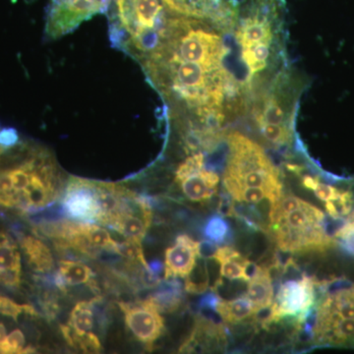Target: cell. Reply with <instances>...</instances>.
Instances as JSON below:
<instances>
[{
  "instance_id": "1",
  "label": "cell",
  "mask_w": 354,
  "mask_h": 354,
  "mask_svg": "<svg viewBox=\"0 0 354 354\" xmlns=\"http://www.w3.org/2000/svg\"><path fill=\"white\" fill-rule=\"evenodd\" d=\"M214 25L169 14L157 46L140 62L183 127L205 125L209 131L220 124L235 92L234 79L223 66L227 48Z\"/></svg>"
},
{
  "instance_id": "2",
  "label": "cell",
  "mask_w": 354,
  "mask_h": 354,
  "mask_svg": "<svg viewBox=\"0 0 354 354\" xmlns=\"http://www.w3.org/2000/svg\"><path fill=\"white\" fill-rule=\"evenodd\" d=\"M8 153L0 160V207L29 215L62 196L67 179L53 153L21 142Z\"/></svg>"
},
{
  "instance_id": "3",
  "label": "cell",
  "mask_w": 354,
  "mask_h": 354,
  "mask_svg": "<svg viewBox=\"0 0 354 354\" xmlns=\"http://www.w3.org/2000/svg\"><path fill=\"white\" fill-rule=\"evenodd\" d=\"M228 157L223 187L234 202L270 206L283 195L279 171L259 144L241 132L227 135Z\"/></svg>"
},
{
  "instance_id": "4",
  "label": "cell",
  "mask_w": 354,
  "mask_h": 354,
  "mask_svg": "<svg viewBox=\"0 0 354 354\" xmlns=\"http://www.w3.org/2000/svg\"><path fill=\"white\" fill-rule=\"evenodd\" d=\"M268 230L286 253H325L337 246L325 213L295 195L271 205Z\"/></svg>"
},
{
  "instance_id": "5",
  "label": "cell",
  "mask_w": 354,
  "mask_h": 354,
  "mask_svg": "<svg viewBox=\"0 0 354 354\" xmlns=\"http://www.w3.org/2000/svg\"><path fill=\"white\" fill-rule=\"evenodd\" d=\"M109 38L138 64L155 48L171 12L160 0H111Z\"/></svg>"
},
{
  "instance_id": "6",
  "label": "cell",
  "mask_w": 354,
  "mask_h": 354,
  "mask_svg": "<svg viewBox=\"0 0 354 354\" xmlns=\"http://www.w3.org/2000/svg\"><path fill=\"white\" fill-rule=\"evenodd\" d=\"M320 297L310 328L314 344L354 346V283L346 279L317 281Z\"/></svg>"
},
{
  "instance_id": "7",
  "label": "cell",
  "mask_w": 354,
  "mask_h": 354,
  "mask_svg": "<svg viewBox=\"0 0 354 354\" xmlns=\"http://www.w3.org/2000/svg\"><path fill=\"white\" fill-rule=\"evenodd\" d=\"M39 234L55 242L58 249H70L87 257L102 252L121 255V245L101 225L79 221H39L34 227Z\"/></svg>"
},
{
  "instance_id": "8",
  "label": "cell",
  "mask_w": 354,
  "mask_h": 354,
  "mask_svg": "<svg viewBox=\"0 0 354 354\" xmlns=\"http://www.w3.org/2000/svg\"><path fill=\"white\" fill-rule=\"evenodd\" d=\"M317 281L304 274L300 279H290L281 286L263 326L278 323L286 317H295L297 328L308 320L316 304Z\"/></svg>"
},
{
  "instance_id": "9",
  "label": "cell",
  "mask_w": 354,
  "mask_h": 354,
  "mask_svg": "<svg viewBox=\"0 0 354 354\" xmlns=\"http://www.w3.org/2000/svg\"><path fill=\"white\" fill-rule=\"evenodd\" d=\"M253 118L261 136L277 147L290 145L293 134L291 102L285 95L274 91L255 104Z\"/></svg>"
},
{
  "instance_id": "10",
  "label": "cell",
  "mask_w": 354,
  "mask_h": 354,
  "mask_svg": "<svg viewBox=\"0 0 354 354\" xmlns=\"http://www.w3.org/2000/svg\"><path fill=\"white\" fill-rule=\"evenodd\" d=\"M111 0H51L46 12V36L57 39L95 15L106 13Z\"/></svg>"
},
{
  "instance_id": "11",
  "label": "cell",
  "mask_w": 354,
  "mask_h": 354,
  "mask_svg": "<svg viewBox=\"0 0 354 354\" xmlns=\"http://www.w3.org/2000/svg\"><path fill=\"white\" fill-rule=\"evenodd\" d=\"M174 171V183L180 188L186 199L203 202L212 199L218 192L220 176L207 169L206 158L201 151L190 152Z\"/></svg>"
},
{
  "instance_id": "12",
  "label": "cell",
  "mask_w": 354,
  "mask_h": 354,
  "mask_svg": "<svg viewBox=\"0 0 354 354\" xmlns=\"http://www.w3.org/2000/svg\"><path fill=\"white\" fill-rule=\"evenodd\" d=\"M62 208L72 220L99 223L101 208L95 180L70 176L62 194Z\"/></svg>"
},
{
  "instance_id": "13",
  "label": "cell",
  "mask_w": 354,
  "mask_h": 354,
  "mask_svg": "<svg viewBox=\"0 0 354 354\" xmlns=\"http://www.w3.org/2000/svg\"><path fill=\"white\" fill-rule=\"evenodd\" d=\"M95 302V299L78 302L70 313L67 325L62 326V334L70 346L84 353H97L102 351L99 337L92 332Z\"/></svg>"
},
{
  "instance_id": "14",
  "label": "cell",
  "mask_w": 354,
  "mask_h": 354,
  "mask_svg": "<svg viewBox=\"0 0 354 354\" xmlns=\"http://www.w3.org/2000/svg\"><path fill=\"white\" fill-rule=\"evenodd\" d=\"M120 307L128 329L147 348L152 349L165 332V321L160 312L144 300L138 304L120 302Z\"/></svg>"
},
{
  "instance_id": "15",
  "label": "cell",
  "mask_w": 354,
  "mask_h": 354,
  "mask_svg": "<svg viewBox=\"0 0 354 354\" xmlns=\"http://www.w3.org/2000/svg\"><path fill=\"white\" fill-rule=\"evenodd\" d=\"M172 14L209 21L216 26L230 24L237 10L228 0H160Z\"/></svg>"
},
{
  "instance_id": "16",
  "label": "cell",
  "mask_w": 354,
  "mask_h": 354,
  "mask_svg": "<svg viewBox=\"0 0 354 354\" xmlns=\"http://www.w3.org/2000/svg\"><path fill=\"white\" fill-rule=\"evenodd\" d=\"M199 247L200 242L188 235H179L176 243L165 250V279L186 278L196 265Z\"/></svg>"
},
{
  "instance_id": "17",
  "label": "cell",
  "mask_w": 354,
  "mask_h": 354,
  "mask_svg": "<svg viewBox=\"0 0 354 354\" xmlns=\"http://www.w3.org/2000/svg\"><path fill=\"white\" fill-rule=\"evenodd\" d=\"M22 281L21 253L12 237L0 232V285L19 288Z\"/></svg>"
},
{
  "instance_id": "18",
  "label": "cell",
  "mask_w": 354,
  "mask_h": 354,
  "mask_svg": "<svg viewBox=\"0 0 354 354\" xmlns=\"http://www.w3.org/2000/svg\"><path fill=\"white\" fill-rule=\"evenodd\" d=\"M212 258L221 265V277L232 281H248L257 268V265L251 263L232 247H218Z\"/></svg>"
},
{
  "instance_id": "19",
  "label": "cell",
  "mask_w": 354,
  "mask_h": 354,
  "mask_svg": "<svg viewBox=\"0 0 354 354\" xmlns=\"http://www.w3.org/2000/svg\"><path fill=\"white\" fill-rule=\"evenodd\" d=\"M225 342V332L221 326L206 318H199L194 329L180 348V353H194L207 348H221Z\"/></svg>"
},
{
  "instance_id": "20",
  "label": "cell",
  "mask_w": 354,
  "mask_h": 354,
  "mask_svg": "<svg viewBox=\"0 0 354 354\" xmlns=\"http://www.w3.org/2000/svg\"><path fill=\"white\" fill-rule=\"evenodd\" d=\"M246 297L252 302L256 314L271 306L274 301V286L269 268L257 265L248 281Z\"/></svg>"
},
{
  "instance_id": "21",
  "label": "cell",
  "mask_w": 354,
  "mask_h": 354,
  "mask_svg": "<svg viewBox=\"0 0 354 354\" xmlns=\"http://www.w3.org/2000/svg\"><path fill=\"white\" fill-rule=\"evenodd\" d=\"M55 283L62 290H66L67 286H88L93 290H97L94 279V272L87 265L72 260H62L58 264Z\"/></svg>"
},
{
  "instance_id": "22",
  "label": "cell",
  "mask_w": 354,
  "mask_h": 354,
  "mask_svg": "<svg viewBox=\"0 0 354 354\" xmlns=\"http://www.w3.org/2000/svg\"><path fill=\"white\" fill-rule=\"evenodd\" d=\"M19 243L32 271L39 274H48L53 271L55 259L50 249L44 241L34 235H22L20 236Z\"/></svg>"
},
{
  "instance_id": "23",
  "label": "cell",
  "mask_w": 354,
  "mask_h": 354,
  "mask_svg": "<svg viewBox=\"0 0 354 354\" xmlns=\"http://www.w3.org/2000/svg\"><path fill=\"white\" fill-rule=\"evenodd\" d=\"M183 288L177 279H165L155 292L149 295L144 301L157 311L171 313L176 311L183 304Z\"/></svg>"
},
{
  "instance_id": "24",
  "label": "cell",
  "mask_w": 354,
  "mask_h": 354,
  "mask_svg": "<svg viewBox=\"0 0 354 354\" xmlns=\"http://www.w3.org/2000/svg\"><path fill=\"white\" fill-rule=\"evenodd\" d=\"M216 312L227 324H239L256 314L252 302L248 297H241L232 300H218L216 305Z\"/></svg>"
},
{
  "instance_id": "25",
  "label": "cell",
  "mask_w": 354,
  "mask_h": 354,
  "mask_svg": "<svg viewBox=\"0 0 354 354\" xmlns=\"http://www.w3.org/2000/svg\"><path fill=\"white\" fill-rule=\"evenodd\" d=\"M205 239L216 245L227 243L232 239L230 225L221 216H213L207 221L203 230Z\"/></svg>"
},
{
  "instance_id": "26",
  "label": "cell",
  "mask_w": 354,
  "mask_h": 354,
  "mask_svg": "<svg viewBox=\"0 0 354 354\" xmlns=\"http://www.w3.org/2000/svg\"><path fill=\"white\" fill-rule=\"evenodd\" d=\"M185 290L193 295H200L207 290L209 285L208 270L206 262L201 261L199 267H194L192 272L186 277Z\"/></svg>"
},
{
  "instance_id": "27",
  "label": "cell",
  "mask_w": 354,
  "mask_h": 354,
  "mask_svg": "<svg viewBox=\"0 0 354 354\" xmlns=\"http://www.w3.org/2000/svg\"><path fill=\"white\" fill-rule=\"evenodd\" d=\"M21 314L39 316L38 311L32 305L18 304L10 298L0 297V315L11 317L14 320H17Z\"/></svg>"
},
{
  "instance_id": "28",
  "label": "cell",
  "mask_w": 354,
  "mask_h": 354,
  "mask_svg": "<svg viewBox=\"0 0 354 354\" xmlns=\"http://www.w3.org/2000/svg\"><path fill=\"white\" fill-rule=\"evenodd\" d=\"M25 342V335L22 330H13L0 344V353H24Z\"/></svg>"
},
{
  "instance_id": "29",
  "label": "cell",
  "mask_w": 354,
  "mask_h": 354,
  "mask_svg": "<svg viewBox=\"0 0 354 354\" xmlns=\"http://www.w3.org/2000/svg\"><path fill=\"white\" fill-rule=\"evenodd\" d=\"M20 143V137L14 128L0 127V145L11 149Z\"/></svg>"
},
{
  "instance_id": "30",
  "label": "cell",
  "mask_w": 354,
  "mask_h": 354,
  "mask_svg": "<svg viewBox=\"0 0 354 354\" xmlns=\"http://www.w3.org/2000/svg\"><path fill=\"white\" fill-rule=\"evenodd\" d=\"M6 337V328L3 323H0V344L3 342Z\"/></svg>"
}]
</instances>
